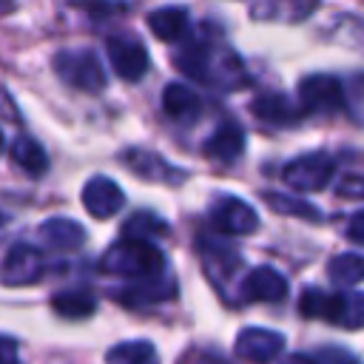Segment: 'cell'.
I'll list each match as a JSON object with an SVG mask.
<instances>
[{
  "label": "cell",
  "instance_id": "obj_1",
  "mask_svg": "<svg viewBox=\"0 0 364 364\" xmlns=\"http://www.w3.org/2000/svg\"><path fill=\"white\" fill-rule=\"evenodd\" d=\"M182 74H188L196 82L216 85V88H233L245 82L239 57L219 43H210L208 37H193L185 43V48L173 57Z\"/></svg>",
  "mask_w": 364,
  "mask_h": 364
},
{
  "label": "cell",
  "instance_id": "obj_2",
  "mask_svg": "<svg viewBox=\"0 0 364 364\" xmlns=\"http://www.w3.org/2000/svg\"><path fill=\"white\" fill-rule=\"evenodd\" d=\"M102 270L122 279H151L165 273V256L162 250L148 239H131L122 236L102 253Z\"/></svg>",
  "mask_w": 364,
  "mask_h": 364
},
{
  "label": "cell",
  "instance_id": "obj_3",
  "mask_svg": "<svg viewBox=\"0 0 364 364\" xmlns=\"http://www.w3.org/2000/svg\"><path fill=\"white\" fill-rule=\"evenodd\" d=\"M299 310L307 318H324L344 330H358L364 324V296L355 290L324 293L318 287H307L299 299Z\"/></svg>",
  "mask_w": 364,
  "mask_h": 364
},
{
  "label": "cell",
  "instance_id": "obj_4",
  "mask_svg": "<svg viewBox=\"0 0 364 364\" xmlns=\"http://www.w3.org/2000/svg\"><path fill=\"white\" fill-rule=\"evenodd\" d=\"M54 71L71 88H80V91H88V94L102 91L105 82H108V74H105V68L100 65V57L91 48H68V51L54 54Z\"/></svg>",
  "mask_w": 364,
  "mask_h": 364
},
{
  "label": "cell",
  "instance_id": "obj_5",
  "mask_svg": "<svg viewBox=\"0 0 364 364\" xmlns=\"http://www.w3.org/2000/svg\"><path fill=\"white\" fill-rule=\"evenodd\" d=\"M333 171H336V162L327 154H304L299 159H290L282 168V179L293 191L313 193V191L327 188V182L333 179Z\"/></svg>",
  "mask_w": 364,
  "mask_h": 364
},
{
  "label": "cell",
  "instance_id": "obj_6",
  "mask_svg": "<svg viewBox=\"0 0 364 364\" xmlns=\"http://www.w3.org/2000/svg\"><path fill=\"white\" fill-rule=\"evenodd\" d=\"M108 60L114 65V74L128 80V82L142 80L148 74V65H151L148 48L134 34H114V37H108Z\"/></svg>",
  "mask_w": 364,
  "mask_h": 364
},
{
  "label": "cell",
  "instance_id": "obj_7",
  "mask_svg": "<svg viewBox=\"0 0 364 364\" xmlns=\"http://www.w3.org/2000/svg\"><path fill=\"white\" fill-rule=\"evenodd\" d=\"M46 273V259L31 245H14L0 262V284L6 287H23L34 284Z\"/></svg>",
  "mask_w": 364,
  "mask_h": 364
},
{
  "label": "cell",
  "instance_id": "obj_8",
  "mask_svg": "<svg viewBox=\"0 0 364 364\" xmlns=\"http://www.w3.org/2000/svg\"><path fill=\"white\" fill-rule=\"evenodd\" d=\"M344 105V85L333 74H307L299 82V108L301 111H336Z\"/></svg>",
  "mask_w": 364,
  "mask_h": 364
},
{
  "label": "cell",
  "instance_id": "obj_9",
  "mask_svg": "<svg viewBox=\"0 0 364 364\" xmlns=\"http://www.w3.org/2000/svg\"><path fill=\"white\" fill-rule=\"evenodd\" d=\"M210 225L228 236H245L259 228L256 210L239 196H219L210 208Z\"/></svg>",
  "mask_w": 364,
  "mask_h": 364
},
{
  "label": "cell",
  "instance_id": "obj_10",
  "mask_svg": "<svg viewBox=\"0 0 364 364\" xmlns=\"http://www.w3.org/2000/svg\"><path fill=\"white\" fill-rule=\"evenodd\" d=\"M233 350H236V355L245 358V361L270 364L273 358L282 355V350H284V336L276 333V330H264V327H245V330L236 336Z\"/></svg>",
  "mask_w": 364,
  "mask_h": 364
},
{
  "label": "cell",
  "instance_id": "obj_11",
  "mask_svg": "<svg viewBox=\"0 0 364 364\" xmlns=\"http://www.w3.org/2000/svg\"><path fill=\"white\" fill-rule=\"evenodd\" d=\"M82 205L94 219H108L125 205L122 188L108 176H91L82 185Z\"/></svg>",
  "mask_w": 364,
  "mask_h": 364
},
{
  "label": "cell",
  "instance_id": "obj_12",
  "mask_svg": "<svg viewBox=\"0 0 364 364\" xmlns=\"http://www.w3.org/2000/svg\"><path fill=\"white\" fill-rule=\"evenodd\" d=\"M287 296V279L276 267H253L242 282L245 301H282Z\"/></svg>",
  "mask_w": 364,
  "mask_h": 364
},
{
  "label": "cell",
  "instance_id": "obj_13",
  "mask_svg": "<svg viewBox=\"0 0 364 364\" xmlns=\"http://www.w3.org/2000/svg\"><path fill=\"white\" fill-rule=\"evenodd\" d=\"M202 151H205V156H210L216 162H233L245 151V131H242V125L233 122V119L219 122L210 131V136L205 139Z\"/></svg>",
  "mask_w": 364,
  "mask_h": 364
},
{
  "label": "cell",
  "instance_id": "obj_14",
  "mask_svg": "<svg viewBox=\"0 0 364 364\" xmlns=\"http://www.w3.org/2000/svg\"><path fill=\"white\" fill-rule=\"evenodd\" d=\"M162 111L173 119V122H196V117L202 114V100L193 88L182 85V82H168L162 91Z\"/></svg>",
  "mask_w": 364,
  "mask_h": 364
},
{
  "label": "cell",
  "instance_id": "obj_15",
  "mask_svg": "<svg viewBox=\"0 0 364 364\" xmlns=\"http://www.w3.org/2000/svg\"><path fill=\"white\" fill-rule=\"evenodd\" d=\"M148 28L162 43H182L191 34V20L182 6H165L148 14Z\"/></svg>",
  "mask_w": 364,
  "mask_h": 364
},
{
  "label": "cell",
  "instance_id": "obj_16",
  "mask_svg": "<svg viewBox=\"0 0 364 364\" xmlns=\"http://www.w3.org/2000/svg\"><path fill=\"white\" fill-rule=\"evenodd\" d=\"M40 239L54 250H77L85 245V228L65 216H51L40 225Z\"/></svg>",
  "mask_w": 364,
  "mask_h": 364
},
{
  "label": "cell",
  "instance_id": "obj_17",
  "mask_svg": "<svg viewBox=\"0 0 364 364\" xmlns=\"http://www.w3.org/2000/svg\"><path fill=\"white\" fill-rule=\"evenodd\" d=\"M253 114L262 119V122H267V125H293L296 119H301V108L290 100V97H284V94H262V97H256L253 100Z\"/></svg>",
  "mask_w": 364,
  "mask_h": 364
},
{
  "label": "cell",
  "instance_id": "obj_18",
  "mask_svg": "<svg viewBox=\"0 0 364 364\" xmlns=\"http://www.w3.org/2000/svg\"><path fill=\"white\" fill-rule=\"evenodd\" d=\"M173 296V282L159 273V276H151V279H136L134 284H128L125 290L117 293L119 301L136 307V304H154V301H162V299H171Z\"/></svg>",
  "mask_w": 364,
  "mask_h": 364
},
{
  "label": "cell",
  "instance_id": "obj_19",
  "mask_svg": "<svg viewBox=\"0 0 364 364\" xmlns=\"http://www.w3.org/2000/svg\"><path fill=\"white\" fill-rule=\"evenodd\" d=\"M125 165L131 171H136L139 176L145 179H159V182H171V179H179L182 173L176 168H171L162 156L151 154V151H142V148H131L125 151Z\"/></svg>",
  "mask_w": 364,
  "mask_h": 364
},
{
  "label": "cell",
  "instance_id": "obj_20",
  "mask_svg": "<svg viewBox=\"0 0 364 364\" xmlns=\"http://www.w3.org/2000/svg\"><path fill=\"white\" fill-rule=\"evenodd\" d=\"M9 151H11L14 165L23 168L28 176H43L48 171V156L34 136H17Z\"/></svg>",
  "mask_w": 364,
  "mask_h": 364
},
{
  "label": "cell",
  "instance_id": "obj_21",
  "mask_svg": "<svg viewBox=\"0 0 364 364\" xmlns=\"http://www.w3.org/2000/svg\"><path fill=\"white\" fill-rule=\"evenodd\" d=\"M105 364H159V353L145 338L119 341L105 353Z\"/></svg>",
  "mask_w": 364,
  "mask_h": 364
},
{
  "label": "cell",
  "instance_id": "obj_22",
  "mask_svg": "<svg viewBox=\"0 0 364 364\" xmlns=\"http://www.w3.org/2000/svg\"><path fill=\"white\" fill-rule=\"evenodd\" d=\"M51 307L57 316L63 318H85L94 313L97 301H94V293L85 290V287H74V290H60L54 299H51Z\"/></svg>",
  "mask_w": 364,
  "mask_h": 364
},
{
  "label": "cell",
  "instance_id": "obj_23",
  "mask_svg": "<svg viewBox=\"0 0 364 364\" xmlns=\"http://www.w3.org/2000/svg\"><path fill=\"white\" fill-rule=\"evenodd\" d=\"M327 276L338 287H355L361 282V276H364V259L358 253H341V256L330 259Z\"/></svg>",
  "mask_w": 364,
  "mask_h": 364
},
{
  "label": "cell",
  "instance_id": "obj_24",
  "mask_svg": "<svg viewBox=\"0 0 364 364\" xmlns=\"http://www.w3.org/2000/svg\"><path fill=\"white\" fill-rule=\"evenodd\" d=\"M162 233H168V225H165V219H159L151 210H136L122 225V236H131V239H148L151 242L154 236H162Z\"/></svg>",
  "mask_w": 364,
  "mask_h": 364
},
{
  "label": "cell",
  "instance_id": "obj_25",
  "mask_svg": "<svg viewBox=\"0 0 364 364\" xmlns=\"http://www.w3.org/2000/svg\"><path fill=\"white\" fill-rule=\"evenodd\" d=\"M264 199L270 202L273 210L279 213H287V216H299V219H321V213L304 202V199H293V196H284V193H264Z\"/></svg>",
  "mask_w": 364,
  "mask_h": 364
},
{
  "label": "cell",
  "instance_id": "obj_26",
  "mask_svg": "<svg viewBox=\"0 0 364 364\" xmlns=\"http://www.w3.org/2000/svg\"><path fill=\"white\" fill-rule=\"evenodd\" d=\"M0 364H20V347L11 336L0 333Z\"/></svg>",
  "mask_w": 364,
  "mask_h": 364
},
{
  "label": "cell",
  "instance_id": "obj_27",
  "mask_svg": "<svg viewBox=\"0 0 364 364\" xmlns=\"http://www.w3.org/2000/svg\"><path fill=\"white\" fill-rule=\"evenodd\" d=\"M347 239H350L353 245H361V242H364V210H355V213L350 216Z\"/></svg>",
  "mask_w": 364,
  "mask_h": 364
},
{
  "label": "cell",
  "instance_id": "obj_28",
  "mask_svg": "<svg viewBox=\"0 0 364 364\" xmlns=\"http://www.w3.org/2000/svg\"><path fill=\"white\" fill-rule=\"evenodd\" d=\"M344 182H347V185H344V188H338V193L353 196V199H361V179H358V176H347Z\"/></svg>",
  "mask_w": 364,
  "mask_h": 364
},
{
  "label": "cell",
  "instance_id": "obj_29",
  "mask_svg": "<svg viewBox=\"0 0 364 364\" xmlns=\"http://www.w3.org/2000/svg\"><path fill=\"white\" fill-rule=\"evenodd\" d=\"M282 364H318V361L313 358V353H296V355H290V358H284Z\"/></svg>",
  "mask_w": 364,
  "mask_h": 364
},
{
  "label": "cell",
  "instance_id": "obj_30",
  "mask_svg": "<svg viewBox=\"0 0 364 364\" xmlns=\"http://www.w3.org/2000/svg\"><path fill=\"white\" fill-rule=\"evenodd\" d=\"M3 225H6V213L0 210V228H3Z\"/></svg>",
  "mask_w": 364,
  "mask_h": 364
},
{
  "label": "cell",
  "instance_id": "obj_31",
  "mask_svg": "<svg viewBox=\"0 0 364 364\" xmlns=\"http://www.w3.org/2000/svg\"><path fill=\"white\" fill-rule=\"evenodd\" d=\"M3 145H6V142H3V131H0V151H3Z\"/></svg>",
  "mask_w": 364,
  "mask_h": 364
}]
</instances>
